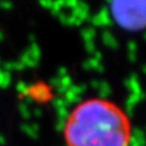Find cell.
Instances as JSON below:
<instances>
[{"instance_id":"cell-2","label":"cell","mask_w":146,"mask_h":146,"mask_svg":"<svg viewBox=\"0 0 146 146\" xmlns=\"http://www.w3.org/2000/svg\"><path fill=\"white\" fill-rule=\"evenodd\" d=\"M111 11L115 21L125 31L146 28V0H112Z\"/></svg>"},{"instance_id":"cell-1","label":"cell","mask_w":146,"mask_h":146,"mask_svg":"<svg viewBox=\"0 0 146 146\" xmlns=\"http://www.w3.org/2000/svg\"><path fill=\"white\" fill-rule=\"evenodd\" d=\"M133 125L119 105L90 98L71 110L63 124L66 146H130Z\"/></svg>"}]
</instances>
